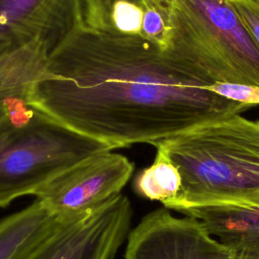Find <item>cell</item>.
<instances>
[{"label": "cell", "instance_id": "1", "mask_svg": "<svg viewBox=\"0 0 259 259\" xmlns=\"http://www.w3.org/2000/svg\"><path fill=\"white\" fill-rule=\"evenodd\" d=\"M211 83L149 41L110 35L83 23L51 53L26 99L112 149L154 146L250 107L209 91Z\"/></svg>", "mask_w": 259, "mask_h": 259}, {"label": "cell", "instance_id": "2", "mask_svg": "<svg viewBox=\"0 0 259 259\" xmlns=\"http://www.w3.org/2000/svg\"><path fill=\"white\" fill-rule=\"evenodd\" d=\"M154 146L182 179L179 194L166 208L259 205V120L226 115Z\"/></svg>", "mask_w": 259, "mask_h": 259}, {"label": "cell", "instance_id": "3", "mask_svg": "<svg viewBox=\"0 0 259 259\" xmlns=\"http://www.w3.org/2000/svg\"><path fill=\"white\" fill-rule=\"evenodd\" d=\"M111 150L31 106L25 97H11L0 121V206L34 195L60 173Z\"/></svg>", "mask_w": 259, "mask_h": 259}, {"label": "cell", "instance_id": "4", "mask_svg": "<svg viewBox=\"0 0 259 259\" xmlns=\"http://www.w3.org/2000/svg\"><path fill=\"white\" fill-rule=\"evenodd\" d=\"M168 49L212 82L259 86V47L228 0H168Z\"/></svg>", "mask_w": 259, "mask_h": 259}, {"label": "cell", "instance_id": "5", "mask_svg": "<svg viewBox=\"0 0 259 259\" xmlns=\"http://www.w3.org/2000/svg\"><path fill=\"white\" fill-rule=\"evenodd\" d=\"M133 210L118 194L87 212L62 219L23 259H112L127 238Z\"/></svg>", "mask_w": 259, "mask_h": 259}, {"label": "cell", "instance_id": "6", "mask_svg": "<svg viewBox=\"0 0 259 259\" xmlns=\"http://www.w3.org/2000/svg\"><path fill=\"white\" fill-rule=\"evenodd\" d=\"M134 168L125 156L112 150L102 152L60 173L34 195L60 219L72 218L120 194Z\"/></svg>", "mask_w": 259, "mask_h": 259}, {"label": "cell", "instance_id": "7", "mask_svg": "<svg viewBox=\"0 0 259 259\" xmlns=\"http://www.w3.org/2000/svg\"><path fill=\"white\" fill-rule=\"evenodd\" d=\"M125 259H233L234 250L212 237L195 218H178L168 208L146 214L128 233Z\"/></svg>", "mask_w": 259, "mask_h": 259}, {"label": "cell", "instance_id": "8", "mask_svg": "<svg viewBox=\"0 0 259 259\" xmlns=\"http://www.w3.org/2000/svg\"><path fill=\"white\" fill-rule=\"evenodd\" d=\"M83 23L81 0H0V57L34 40L52 53Z\"/></svg>", "mask_w": 259, "mask_h": 259}, {"label": "cell", "instance_id": "9", "mask_svg": "<svg viewBox=\"0 0 259 259\" xmlns=\"http://www.w3.org/2000/svg\"><path fill=\"white\" fill-rule=\"evenodd\" d=\"M84 24L115 36L138 37L166 51L171 21L168 0H81Z\"/></svg>", "mask_w": 259, "mask_h": 259}, {"label": "cell", "instance_id": "10", "mask_svg": "<svg viewBox=\"0 0 259 259\" xmlns=\"http://www.w3.org/2000/svg\"><path fill=\"white\" fill-rule=\"evenodd\" d=\"M38 200L0 221V259H23L60 223Z\"/></svg>", "mask_w": 259, "mask_h": 259}, {"label": "cell", "instance_id": "11", "mask_svg": "<svg viewBox=\"0 0 259 259\" xmlns=\"http://www.w3.org/2000/svg\"><path fill=\"white\" fill-rule=\"evenodd\" d=\"M180 212L200 220L212 236L231 248L259 242V205L190 207Z\"/></svg>", "mask_w": 259, "mask_h": 259}, {"label": "cell", "instance_id": "12", "mask_svg": "<svg viewBox=\"0 0 259 259\" xmlns=\"http://www.w3.org/2000/svg\"><path fill=\"white\" fill-rule=\"evenodd\" d=\"M156 149L153 163L137 174L134 189L137 194L150 200L160 201L166 207L179 194L182 179L177 167L165 152L160 148Z\"/></svg>", "mask_w": 259, "mask_h": 259}, {"label": "cell", "instance_id": "13", "mask_svg": "<svg viewBox=\"0 0 259 259\" xmlns=\"http://www.w3.org/2000/svg\"><path fill=\"white\" fill-rule=\"evenodd\" d=\"M209 91L231 101L247 106L259 104V86L230 82H213L206 87Z\"/></svg>", "mask_w": 259, "mask_h": 259}, {"label": "cell", "instance_id": "14", "mask_svg": "<svg viewBox=\"0 0 259 259\" xmlns=\"http://www.w3.org/2000/svg\"><path fill=\"white\" fill-rule=\"evenodd\" d=\"M239 14L254 41L259 47V2L255 0H228Z\"/></svg>", "mask_w": 259, "mask_h": 259}, {"label": "cell", "instance_id": "15", "mask_svg": "<svg viewBox=\"0 0 259 259\" xmlns=\"http://www.w3.org/2000/svg\"><path fill=\"white\" fill-rule=\"evenodd\" d=\"M232 249L234 250L233 259H259V242L238 246Z\"/></svg>", "mask_w": 259, "mask_h": 259}, {"label": "cell", "instance_id": "16", "mask_svg": "<svg viewBox=\"0 0 259 259\" xmlns=\"http://www.w3.org/2000/svg\"><path fill=\"white\" fill-rule=\"evenodd\" d=\"M10 98H7V99H4V100L0 101V121L6 115V112H7V109H8V102H9Z\"/></svg>", "mask_w": 259, "mask_h": 259}, {"label": "cell", "instance_id": "17", "mask_svg": "<svg viewBox=\"0 0 259 259\" xmlns=\"http://www.w3.org/2000/svg\"><path fill=\"white\" fill-rule=\"evenodd\" d=\"M255 1H258V2H259V0H255Z\"/></svg>", "mask_w": 259, "mask_h": 259}]
</instances>
